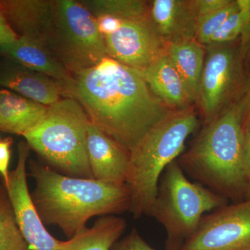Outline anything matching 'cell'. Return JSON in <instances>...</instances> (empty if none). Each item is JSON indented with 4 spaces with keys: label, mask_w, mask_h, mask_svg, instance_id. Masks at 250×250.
<instances>
[{
    "label": "cell",
    "mask_w": 250,
    "mask_h": 250,
    "mask_svg": "<svg viewBox=\"0 0 250 250\" xmlns=\"http://www.w3.org/2000/svg\"><path fill=\"white\" fill-rule=\"evenodd\" d=\"M72 76L65 98L76 100L92 124L129 151L175 112L151 91L139 70L109 57Z\"/></svg>",
    "instance_id": "1"
},
{
    "label": "cell",
    "mask_w": 250,
    "mask_h": 250,
    "mask_svg": "<svg viewBox=\"0 0 250 250\" xmlns=\"http://www.w3.org/2000/svg\"><path fill=\"white\" fill-rule=\"evenodd\" d=\"M36 188L31 200L45 225L58 227L68 238L86 228L93 217L120 214L130 210L131 194L126 184L68 177L29 161Z\"/></svg>",
    "instance_id": "2"
},
{
    "label": "cell",
    "mask_w": 250,
    "mask_h": 250,
    "mask_svg": "<svg viewBox=\"0 0 250 250\" xmlns=\"http://www.w3.org/2000/svg\"><path fill=\"white\" fill-rule=\"evenodd\" d=\"M245 128L241 103L206 124L190 149L177 162L184 173L221 195L246 192Z\"/></svg>",
    "instance_id": "3"
},
{
    "label": "cell",
    "mask_w": 250,
    "mask_h": 250,
    "mask_svg": "<svg viewBox=\"0 0 250 250\" xmlns=\"http://www.w3.org/2000/svg\"><path fill=\"white\" fill-rule=\"evenodd\" d=\"M192 107L174 112L145 135L130 150L126 185L131 194L129 211L135 218L149 215L166 167L177 160L198 126Z\"/></svg>",
    "instance_id": "4"
},
{
    "label": "cell",
    "mask_w": 250,
    "mask_h": 250,
    "mask_svg": "<svg viewBox=\"0 0 250 250\" xmlns=\"http://www.w3.org/2000/svg\"><path fill=\"white\" fill-rule=\"evenodd\" d=\"M90 121L75 99L63 98L23 137L53 170L68 177L94 179L87 152Z\"/></svg>",
    "instance_id": "5"
},
{
    "label": "cell",
    "mask_w": 250,
    "mask_h": 250,
    "mask_svg": "<svg viewBox=\"0 0 250 250\" xmlns=\"http://www.w3.org/2000/svg\"><path fill=\"white\" fill-rule=\"evenodd\" d=\"M225 205L223 195L190 182L175 160L161 175L149 215L165 229L166 250H180L196 232L205 213Z\"/></svg>",
    "instance_id": "6"
},
{
    "label": "cell",
    "mask_w": 250,
    "mask_h": 250,
    "mask_svg": "<svg viewBox=\"0 0 250 250\" xmlns=\"http://www.w3.org/2000/svg\"><path fill=\"white\" fill-rule=\"evenodd\" d=\"M45 46L72 75L108 57L96 18L79 0H52Z\"/></svg>",
    "instance_id": "7"
},
{
    "label": "cell",
    "mask_w": 250,
    "mask_h": 250,
    "mask_svg": "<svg viewBox=\"0 0 250 250\" xmlns=\"http://www.w3.org/2000/svg\"><path fill=\"white\" fill-rule=\"evenodd\" d=\"M180 250H250V199L204 215Z\"/></svg>",
    "instance_id": "8"
},
{
    "label": "cell",
    "mask_w": 250,
    "mask_h": 250,
    "mask_svg": "<svg viewBox=\"0 0 250 250\" xmlns=\"http://www.w3.org/2000/svg\"><path fill=\"white\" fill-rule=\"evenodd\" d=\"M208 46L199 100L206 124L218 116L232 95L239 82L241 64L239 50L231 43Z\"/></svg>",
    "instance_id": "9"
},
{
    "label": "cell",
    "mask_w": 250,
    "mask_h": 250,
    "mask_svg": "<svg viewBox=\"0 0 250 250\" xmlns=\"http://www.w3.org/2000/svg\"><path fill=\"white\" fill-rule=\"evenodd\" d=\"M104 41L109 58L139 71L167 52V43L149 17L123 21L118 30L105 36Z\"/></svg>",
    "instance_id": "10"
},
{
    "label": "cell",
    "mask_w": 250,
    "mask_h": 250,
    "mask_svg": "<svg viewBox=\"0 0 250 250\" xmlns=\"http://www.w3.org/2000/svg\"><path fill=\"white\" fill-rule=\"evenodd\" d=\"M31 148L26 141L18 145L17 165L9 173L6 190L20 230L29 250H57L59 240L54 238L36 211L27 184V164Z\"/></svg>",
    "instance_id": "11"
},
{
    "label": "cell",
    "mask_w": 250,
    "mask_h": 250,
    "mask_svg": "<svg viewBox=\"0 0 250 250\" xmlns=\"http://www.w3.org/2000/svg\"><path fill=\"white\" fill-rule=\"evenodd\" d=\"M87 152L94 179L106 183L126 184L130 151L89 123Z\"/></svg>",
    "instance_id": "12"
},
{
    "label": "cell",
    "mask_w": 250,
    "mask_h": 250,
    "mask_svg": "<svg viewBox=\"0 0 250 250\" xmlns=\"http://www.w3.org/2000/svg\"><path fill=\"white\" fill-rule=\"evenodd\" d=\"M0 88L49 106L65 98V85L9 59H0Z\"/></svg>",
    "instance_id": "13"
},
{
    "label": "cell",
    "mask_w": 250,
    "mask_h": 250,
    "mask_svg": "<svg viewBox=\"0 0 250 250\" xmlns=\"http://www.w3.org/2000/svg\"><path fill=\"white\" fill-rule=\"evenodd\" d=\"M149 17L167 45L195 39L197 14L193 0H154Z\"/></svg>",
    "instance_id": "14"
},
{
    "label": "cell",
    "mask_w": 250,
    "mask_h": 250,
    "mask_svg": "<svg viewBox=\"0 0 250 250\" xmlns=\"http://www.w3.org/2000/svg\"><path fill=\"white\" fill-rule=\"evenodd\" d=\"M0 9L19 37L45 46L52 20V0H0Z\"/></svg>",
    "instance_id": "15"
},
{
    "label": "cell",
    "mask_w": 250,
    "mask_h": 250,
    "mask_svg": "<svg viewBox=\"0 0 250 250\" xmlns=\"http://www.w3.org/2000/svg\"><path fill=\"white\" fill-rule=\"evenodd\" d=\"M0 57L62 82L65 85V92L73 80L72 74L43 44L28 38L19 37L0 46Z\"/></svg>",
    "instance_id": "16"
},
{
    "label": "cell",
    "mask_w": 250,
    "mask_h": 250,
    "mask_svg": "<svg viewBox=\"0 0 250 250\" xmlns=\"http://www.w3.org/2000/svg\"><path fill=\"white\" fill-rule=\"evenodd\" d=\"M139 72L151 91L172 111L192 107L194 102L167 53Z\"/></svg>",
    "instance_id": "17"
},
{
    "label": "cell",
    "mask_w": 250,
    "mask_h": 250,
    "mask_svg": "<svg viewBox=\"0 0 250 250\" xmlns=\"http://www.w3.org/2000/svg\"><path fill=\"white\" fill-rule=\"evenodd\" d=\"M48 106L11 90L0 89V131L24 136L45 116Z\"/></svg>",
    "instance_id": "18"
},
{
    "label": "cell",
    "mask_w": 250,
    "mask_h": 250,
    "mask_svg": "<svg viewBox=\"0 0 250 250\" xmlns=\"http://www.w3.org/2000/svg\"><path fill=\"white\" fill-rule=\"evenodd\" d=\"M167 55L179 72L194 103H199L206 51L195 39L167 45Z\"/></svg>",
    "instance_id": "19"
},
{
    "label": "cell",
    "mask_w": 250,
    "mask_h": 250,
    "mask_svg": "<svg viewBox=\"0 0 250 250\" xmlns=\"http://www.w3.org/2000/svg\"><path fill=\"white\" fill-rule=\"evenodd\" d=\"M126 228L124 218L101 216L91 228H85L65 241H59L57 250H111Z\"/></svg>",
    "instance_id": "20"
},
{
    "label": "cell",
    "mask_w": 250,
    "mask_h": 250,
    "mask_svg": "<svg viewBox=\"0 0 250 250\" xmlns=\"http://www.w3.org/2000/svg\"><path fill=\"white\" fill-rule=\"evenodd\" d=\"M95 18L111 16L121 21L149 17L150 1L143 0H79Z\"/></svg>",
    "instance_id": "21"
},
{
    "label": "cell",
    "mask_w": 250,
    "mask_h": 250,
    "mask_svg": "<svg viewBox=\"0 0 250 250\" xmlns=\"http://www.w3.org/2000/svg\"><path fill=\"white\" fill-rule=\"evenodd\" d=\"M0 250H29L2 182L0 183Z\"/></svg>",
    "instance_id": "22"
},
{
    "label": "cell",
    "mask_w": 250,
    "mask_h": 250,
    "mask_svg": "<svg viewBox=\"0 0 250 250\" xmlns=\"http://www.w3.org/2000/svg\"><path fill=\"white\" fill-rule=\"evenodd\" d=\"M238 9L237 0H232L229 4L216 12L197 17L195 40L202 45H209L212 38L229 16Z\"/></svg>",
    "instance_id": "23"
},
{
    "label": "cell",
    "mask_w": 250,
    "mask_h": 250,
    "mask_svg": "<svg viewBox=\"0 0 250 250\" xmlns=\"http://www.w3.org/2000/svg\"><path fill=\"white\" fill-rule=\"evenodd\" d=\"M241 29V16L238 9L229 16L223 25L213 36L208 45L231 43L240 37Z\"/></svg>",
    "instance_id": "24"
},
{
    "label": "cell",
    "mask_w": 250,
    "mask_h": 250,
    "mask_svg": "<svg viewBox=\"0 0 250 250\" xmlns=\"http://www.w3.org/2000/svg\"><path fill=\"white\" fill-rule=\"evenodd\" d=\"M242 19L239 54L241 62L250 58V0H237Z\"/></svg>",
    "instance_id": "25"
},
{
    "label": "cell",
    "mask_w": 250,
    "mask_h": 250,
    "mask_svg": "<svg viewBox=\"0 0 250 250\" xmlns=\"http://www.w3.org/2000/svg\"><path fill=\"white\" fill-rule=\"evenodd\" d=\"M111 250H156L145 241L136 228L113 245Z\"/></svg>",
    "instance_id": "26"
},
{
    "label": "cell",
    "mask_w": 250,
    "mask_h": 250,
    "mask_svg": "<svg viewBox=\"0 0 250 250\" xmlns=\"http://www.w3.org/2000/svg\"><path fill=\"white\" fill-rule=\"evenodd\" d=\"M12 143L13 139L11 137L0 141V176L4 185L9 181V166L11 160Z\"/></svg>",
    "instance_id": "27"
},
{
    "label": "cell",
    "mask_w": 250,
    "mask_h": 250,
    "mask_svg": "<svg viewBox=\"0 0 250 250\" xmlns=\"http://www.w3.org/2000/svg\"><path fill=\"white\" fill-rule=\"evenodd\" d=\"M232 0H193L197 17L213 14L223 9Z\"/></svg>",
    "instance_id": "28"
},
{
    "label": "cell",
    "mask_w": 250,
    "mask_h": 250,
    "mask_svg": "<svg viewBox=\"0 0 250 250\" xmlns=\"http://www.w3.org/2000/svg\"><path fill=\"white\" fill-rule=\"evenodd\" d=\"M96 21L99 31L104 37L118 30L123 22L118 18L108 16H100L96 18Z\"/></svg>",
    "instance_id": "29"
},
{
    "label": "cell",
    "mask_w": 250,
    "mask_h": 250,
    "mask_svg": "<svg viewBox=\"0 0 250 250\" xmlns=\"http://www.w3.org/2000/svg\"><path fill=\"white\" fill-rule=\"evenodd\" d=\"M19 36L10 27L4 15L0 9V46L17 40Z\"/></svg>",
    "instance_id": "30"
},
{
    "label": "cell",
    "mask_w": 250,
    "mask_h": 250,
    "mask_svg": "<svg viewBox=\"0 0 250 250\" xmlns=\"http://www.w3.org/2000/svg\"><path fill=\"white\" fill-rule=\"evenodd\" d=\"M243 159L248 182L250 179V125L245 130L244 149H243Z\"/></svg>",
    "instance_id": "31"
},
{
    "label": "cell",
    "mask_w": 250,
    "mask_h": 250,
    "mask_svg": "<svg viewBox=\"0 0 250 250\" xmlns=\"http://www.w3.org/2000/svg\"><path fill=\"white\" fill-rule=\"evenodd\" d=\"M240 103L243 110V123L246 129L250 125V78L245 96Z\"/></svg>",
    "instance_id": "32"
},
{
    "label": "cell",
    "mask_w": 250,
    "mask_h": 250,
    "mask_svg": "<svg viewBox=\"0 0 250 250\" xmlns=\"http://www.w3.org/2000/svg\"><path fill=\"white\" fill-rule=\"evenodd\" d=\"M246 192L247 195V199H250V179L248 181V184L246 189Z\"/></svg>",
    "instance_id": "33"
}]
</instances>
